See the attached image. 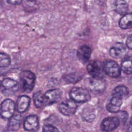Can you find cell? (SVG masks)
<instances>
[{
  "mask_svg": "<svg viewBox=\"0 0 132 132\" xmlns=\"http://www.w3.org/2000/svg\"><path fill=\"white\" fill-rule=\"evenodd\" d=\"M32 97L35 105L37 107L41 108L45 106L44 94H43L41 91H38L35 93Z\"/></svg>",
  "mask_w": 132,
  "mask_h": 132,
  "instance_id": "44dd1931",
  "label": "cell"
},
{
  "mask_svg": "<svg viewBox=\"0 0 132 132\" xmlns=\"http://www.w3.org/2000/svg\"><path fill=\"white\" fill-rule=\"evenodd\" d=\"M87 88L94 93H98L104 91L105 89V83L103 79L89 78L86 80Z\"/></svg>",
  "mask_w": 132,
  "mask_h": 132,
  "instance_id": "5b68a950",
  "label": "cell"
},
{
  "mask_svg": "<svg viewBox=\"0 0 132 132\" xmlns=\"http://www.w3.org/2000/svg\"><path fill=\"white\" fill-rule=\"evenodd\" d=\"M2 92L6 95L14 94L19 89V85L16 81L10 78H6L1 82Z\"/></svg>",
  "mask_w": 132,
  "mask_h": 132,
  "instance_id": "277c9868",
  "label": "cell"
},
{
  "mask_svg": "<svg viewBox=\"0 0 132 132\" xmlns=\"http://www.w3.org/2000/svg\"><path fill=\"white\" fill-rule=\"evenodd\" d=\"M15 108V103L10 99L2 102L1 105V115L4 119H10L13 116Z\"/></svg>",
  "mask_w": 132,
  "mask_h": 132,
  "instance_id": "52a82bcc",
  "label": "cell"
},
{
  "mask_svg": "<svg viewBox=\"0 0 132 132\" xmlns=\"http://www.w3.org/2000/svg\"><path fill=\"white\" fill-rule=\"evenodd\" d=\"M128 89L124 85L117 86L113 90L112 96H115L123 99L128 94Z\"/></svg>",
  "mask_w": 132,
  "mask_h": 132,
  "instance_id": "ffe728a7",
  "label": "cell"
},
{
  "mask_svg": "<svg viewBox=\"0 0 132 132\" xmlns=\"http://www.w3.org/2000/svg\"><path fill=\"white\" fill-rule=\"evenodd\" d=\"M21 116L19 114H15L9 119L8 128L10 131H15L19 129L21 123Z\"/></svg>",
  "mask_w": 132,
  "mask_h": 132,
  "instance_id": "2e32d148",
  "label": "cell"
},
{
  "mask_svg": "<svg viewBox=\"0 0 132 132\" xmlns=\"http://www.w3.org/2000/svg\"><path fill=\"white\" fill-rule=\"evenodd\" d=\"M39 120L37 115H30L26 117L24 122V128L28 131H35L39 128Z\"/></svg>",
  "mask_w": 132,
  "mask_h": 132,
  "instance_id": "8fae6325",
  "label": "cell"
},
{
  "mask_svg": "<svg viewBox=\"0 0 132 132\" xmlns=\"http://www.w3.org/2000/svg\"><path fill=\"white\" fill-rule=\"evenodd\" d=\"M114 7L116 12L121 15L126 14L128 10V5L124 0H116Z\"/></svg>",
  "mask_w": 132,
  "mask_h": 132,
  "instance_id": "e0dca14e",
  "label": "cell"
},
{
  "mask_svg": "<svg viewBox=\"0 0 132 132\" xmlns=\"http://www.w3.org/2000/svg\"><path fill=\"white\" fill-rule=\"evenodd\" d=\"M87 70L91 77L96 79H103L106 74L103 64L97 60L91 61L87 66Z\"/></svg>",
  "mask_w": 132,
  "mask_h": 132,
  "instance_id": "7a4b0ae2",
  "label": "cell"
},
{
  "mask_svg": "<svg viewBox=\"0 0 132 132\" xmlns=\"http://www.w3.org/2000/svg\"><path fill=\"white\" fill-rule=\"evenodd\" d=\"M11 63V59L9 55L1 52L0 54V66L1 68L8 67Z\"/></svg>",
  "mask_w": 132,
  "mask_h": 132,
  "instance_id": "7402d4cb",
  "label": "cell"
},
{
  "mask_svg": "<svg viewBox=\"0 0 132 132\" xmlns=\"http://www.w3.org/2000/svg\"><path fill=\"white\" fill-rule=\"evenodd\" d=\"M126 53V46L121 42L116 43L109 50L110 55L115 58H120L124 57Z\"/></svg>",
  "mask_w": 132,
  "mask_h": 132,
  "instance_id": "7c38bea8",
  "label": "cell"
},
{
  "mask_svg": "<svg viewBox=\"0 0 132 132\" xmlns=\"http://www.w3.org/2000/svg\"><path fill=\"white\" fill-rule=\"evenodd\" d=\"M62 91L59 89H53L48 90L44 94L45 106L51 105L58 102L61 98Z\"/></svg>",
  "mask_w": 132,
  "mask_h": 132,
  "instance_id": "9c48e42d",
  "label": "cell"
},
{
  "mask_svg": "<svg viewBox=\"0 0 132 132\" xmlns=\"http://www.w3.org/2000/svg\"><path fill=\"white\" fill-rule=\"evenodd\" d=\"M91 54V48L86 45L81 46L77 50V56L78 60L83 64L86 63L89 60Z\"/></svg>",
  "mask_w": 132,
  "mask_h": 132,
  "instance_id": "4fadbf2b",
  "label": "cell"
},
{
  "mask_svg": "<svg viewBox=\"0 0 132 132\" xmlns=\"http://www.w3.org/2000/svg\"><path fill=\"white\" fill-rule=\"evenodd\" d=\"M122 104V99L117 96H112L106 106L107 110L111 113L118 112Z\"/></svg>",
  "mask_w": 132,
  "mask_h": 132,
  "instance_id": "5bb4252c",
  "label": "cell"
},
{
  "mask_svg": "<svg viewBox=\"0 0 132 132\" xmlns=\"http://www.w3.org/2000/svg\"><path fill=\"white\" fill-rule=\"evenodd\" d=\"M105 74L113 78L119 77L121 72V68L118 63L113 60H107L103 63Z\"/></svg>",
  "mask_w": 132,
  "mask_h": 132,
  "instance_id": "ba28073f",
  "label": "cell"
},
{
  "mask_svg": "<svg viewBox=\"0 0 132 132\" xmlns=\"http://www.w3.org/2000/svg\"><path fill=\"white\" fill-rule=\"evenodd\" d=\"M72 100L76 103H85L90 99V94L88 90L81 87H74L70 92Z\"/></svg>",
  "mask_w": 132,
  "mask_h": 132,
  "instance_id": "3957f363",
  "label": "cell"
},
{
  "mask_svg": "<svg viewBox=\"0 0 132 132\" xmlns=\"http://www.w3.org/2000/svg\"><path fill=\"white\" fill-rule=\"evenodd\" d=\"M126 46L130 50H132V34L129 35L126 40Z\"/></svg>",
  "mask_w": 132,
  "mask_h": 132,
  "instance_id": "d4e9b609",
  "label": "cell"
},
{
  "mask_svg": "<svg viewBox=\"0 0 132 132\" xmlns=\"http://www.w3.org/2000/svg\"><path fill=\"white\" fill-rule=\"evenodd\" d=\"M7 3L11 5H18L20 4L22 0H6Z\"/></svg>",
  "mask_w": 132,
  "mask_h": 132,
  "instance_id": "4316f807",
  "label": "cell"
},
{
  "mask_svg": "<svg viewBox=\"0 0 132 132\" xmlns=\"http://www.w3.org/2000/svg\"><path fill=\"white\" fill-rule=\"evenodd\" d=\"M30 103V98L27 95H21L16 102V109L19 113L25 112L29 107Z\"/></svg>",
  "mask_w": 132,
  "mask_h": 132,
  "instance_id": "9a60e30c",
  "label": "cell"
},
{
  "mask_svg": "<svg viewBox=\"0 0 132 132\" xmlns=\"http://www.w3.org/2000/svg\"><path fill=\"white\" fill-rule=\"evenodd\" d=\"M126 130L128 132H132V117L130 118L127 124H126Z\"/></svg>",
  "mask_w": 132,
  "mask_h": 132,
  "instance_id": "484cf974",
  "label": "cell"
},
{
  "mask_svg": "<svg viewBox=\"0 0 132 132\" xmlns=\"http://www.w3.org/2000/svg\"><path fill=\"white\" fill-rule=\"evenodd\" d=\"M59 110L64 116H71L77 110V103L72 99L67 100L61 102L59 105Z\"/></svg>",
  "mask_w": 132,
  "mask_h": 132,
  "instance_id": "8992f818",
  "label": "cell"
},
{
  "mask_svg": "<svg viewBox=\"0 0 132 132\" xmlns=\"http://www.w3.org/2000/svg\"><path fill=\"white\" fill-rule=\"evenodd\" d=\"M43 132H59L58 129L54 126L51 124L44 125L43 126Z\"/></svg>",
  "mask_w": 132,
  "mask_h": 132,
  "instance_id": "603a6c76",
  "label": "cell"
},
{
  "mask_svg": "<svg viewBox=\"0 0 132 132\" xmlns=\"http://www.w3.org/2000/svg\"><path fill=\"white\" fill-rule=\"evenodd\" d=\"M120 121L117 117H109L105 118L101 124V129L106 132L116 129L120 125Z\"/></svg>",
  "mask_w": 132,
  "mask_h": 132,
  "instance_id": "30bf717a",
  "label": "cell"
},
{
  "mask_svg": "<svg viewBox=\"0 0 132 132\" xmlns=\"http://www.w3.org/2000/svg\"><path fill=\"white\" fill-rule=\"evenodd\" d=\"M20 80L23 91L26 92H30L34 88L36 76L32 72L25 70L20 74Z\"/></svg>",
  "mask_w": 132,
  "mask_h": 132,
  "instance_id": "6da1fadb",
  "label": "cell"
},
{
  "mask_svg": "<svg viewBox=\"0 0 132 132\" xmlns=\"http://www.w3.org/2000/svg\"><path fill=\"white\" fill-rule=\"evenodd\" d=\"M119 27L123 29L132 27V13H126L123 15L119 23Z\"/></svg>",
  "mask_w": 132,
  "mask_h": 132,
  "instance_id": "ac0fdd59",
  "label": "cell"
},
{
  "mask_svg": "<svg viewBox=\"0 0 132 132\" xmlns=\"http://www.w3.org/2000/svg\"><path fill=\"white\" fill-rule=\"evenodd\" d=\"M121 70L126 74H132V57L125 58L121 63Z\"/></svg>",
  "mask_w": 132,
  "mask_h": 132,
  "instance_id": "d6986e66",
  "label": "cell"
},
{
  "mask_svg": "<svg viewBox=\"0 0 132 132\" xmlns=\"http://www.w3.org/2000/svg\"><path fill=\"white\" fill-rule=\"evenodd\" d=\"M118 117H117L120 121L122 120V121L125 122L126 121L127 118H128V114L127 113V112L126 111H121V112H118Z\"/></svg>",
  "mask_w": 132,
  "mask_h": 132,
  "instance_id": "cb8c5ba5",
  "label": "cell"
}]
</instances>
